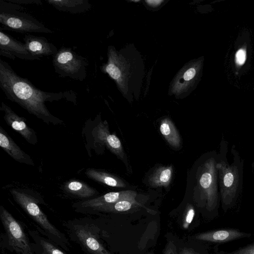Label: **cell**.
<instances>
[{
  "label": "cell",
  "instance_id": "277c9868",
  "mask_svg": "<svg viewBox=\"0 0 254 254\" xmlns=\"http://www.w3.org/2000/svg\"><path fill=\"white\" fill-rule=\"evenodd\" d=\"M56 73L62 77L83 81L87 76L88 60L77 54L71 48L62 47L53 57Z\"/></svg>",
  "mask_w": 254,
  "mask_h": 254
},
{
  "label": "cell",
  "instance_id": "9c48e42d",
  "mask_svg": "<svg viewBox=\"0 0 254 254\" xmlns=\"http://www.w3.org/2000/svg\"><path fill=\"white\" fill-rule=\"evenodd\" d=\"M136 195L135 191L130 190L110 192L98 197L75 202L72 207L77 212L93 215L100 209L119 200L135 199Z\"/></svg>",
  "mask_w": 254,
  "mask_h": 254
},
{
  "label": "cell",
  "instance_id": "30bf717a",
  "mask_svg": "<svg viewBox=\"0 0 254 254\" xmlns=\"http://www.w3.org/2000/svg\"><path fill=\"white\" fill-rule=\"evenodd\" d=\"M0 55L11 60L16 58L27 61L40 60L32 55L27 49L24 43L4 33L0 29Z\"/></svg>",
  "mask_w": 254,
  "mask_h": 254
},
{
  "label": "cell",
  "instance_id": "2e32d148",
  "mask_svg": "<svg viewBox=\"0 0 254 254\" xmlns=\"http://www.w3.org/2000/svg\"><path fill=\"white\" fill-rule=\"evenodd\" d=\"M251 236L250 234L241 232L233 229L217 230L202 233L195 238L201 241L213 243H226L232 240Z\"/></svg>",
  "mask_w": 254,
  "mask_h": 254
},
{
  "label": "cell",
  "instance_id": "f546056e",
  "mask_svg": "<svg viewBox=\"0 0 254 254\" xmlns=\"http://www.w3.org/2000/svg\"><path fill=\"white\" fill-rule=\"evenodd\" d=\"M146 1L148 4H149L150 5L155 6V5L160 4L163 1V0H146Z\"/></svg>",
  "mask_w": 254,
  "mask_h": 254
},
{
  "label": "cell",
  "instance_id": "ffe728a7",
  "mask_svg": "<svg viewBox=\"0 0 254 254\" xmlns=\"http://www.w3.org/2000/svg\"><path fill=\"white\" fill-rule=\"evenodd\" d=\"M160 131L170 145L178 148L180 146V135L172 122L168 118L163 120L160 125Z\"/></svg>",
  "mask_w": 254,
  "mask_h": 254
},
{
  "label": "cell",
  "instance_id": "7c38bea8",
  "mask_svg": "<svg viewBox=\"0 0 254 254\" xmlns=\"http://www.w3.org/2000/svg\"><path fill=\"white\" fill-rule=\"evenodd\" d=\"M23 40L28 51L33 56L40 59L44 56L53 57L58 51L53 44L49 42L44 37L25 34Z\"/></svg>",
  "mask_w": 254,
  "mask_h": 254
},
{
  "label": "cell",
  "instance_id": "44dd1931",
  "mask_svg": "<svg viewBox=\"0 0 254 254\" xmlns=\"http://www.w3.org/2000/svg\"><path fill=\"white\" fill-rule=\"evenodd\" d=\"M173 175L172 166L160 167L155 170L149 180L150 185L154 187L168 186L171 182Z\"/></svg>",
  "mask_w": 254,
  "mask_h": 254
},
{
  "label": "cell",
  "instance_id": "8992f818",
  "mask_svg": "<svg viewBox=\"0 0 254 254\" xmlns=\"http://www.w3.org/2000/svg\"><path fill=\"white\" fill-rule=\"evenodd\" d=\"M1 29L18 32L53 33V31L31 15L15 9L0 8Z\"/></svg>",
  "mask_w": 254,
  "mask_h": 254
},
{
  "label": "cell",
  "instance_id": "3957f363",
  "mask_svg": "<svg viewBox=\"0 0 254 254\" xmlns=\"http://www.w3.org/2000/svg\"><path fill=\"white\" fill-rule=\"evenodd\" d=\"M69 239L86 254H111L100 241L99 229L92 218H74L63 223Z\"/></svg>",
  "mask_w": 254,
  "mask_h": 254
},
{
  "label": "cell",
  "instance_id": "484cf974",
  "mask_svg": "<svg viewBox=\"0 0 254 254\" xmlns=\"http://www.w3.org/2000/svg\"><path fill=\"white\" fill-rule=\"evenodd\" d=\"M9 2L21 5L22 4H33L36 3L40 4L42 3L40 0H7Z\"/></svg>",
  "mask_w": 254,
  "mask_h": 254
},
{
  "label": "cell",
  "instance_id": "603a6c76",
  "mask_svg": "<svg viewBox=\"0 0 254 254\" xmlns=\"http://www.w3.org/2000/svg\"><path fill=\"white\" fill-rule=\"evenodd\" d=\"M195 215L193 207L189 204L187 205L183 218V226L184 229H187L191 223Z\"/></svg>",
  "mask_w": 254,
  "mask_h": 254
},
{
  "label": "cell",
  "instance_id": "4316f807",
  "mask_svg": "<svg viewBox=\"0 0 254 254\" xmlns=\"http://www.w3.org/2000/svg\"><path fill=\"white\" fill-rule=\"evenodd\" d=\"M196 70L193 67H191L186 71L184 73V78L185 80L188 81L193 78L195 75Z\"/></svg>",
  "mask_w": 254,
  "mask_h": 254
},
{
  "label": "cell",
  "instance_id": "5bb4252c",
  "mask_svg": "<svg viewBox=\"0 0 254 254\" xmlns=\"http://www.w3.org/2000/svg\"><path fill=\"white\" fill-rule=\"evenodd\" d=\"M0 146L15 161L27 165H34L31 157L19 147L1 127H0Z\"/></svg>",
  "mask_w": 254,
  "mask_h": 254
},
{
  "label": "cell",
  "instance_id": "9a60e30c",
  "mask_svg": "<svg viewBox=\"0 0 254 254\" xmlns=\"http://www.w3.org/2000/svg\"><path fill=\"white\" fill-rule=\"evenodd\" d=\"M35 254H67L55 243L42 235L39 231L28 230Z\"/></svg>",
  "mask_w": 254,
  "mask_h": 254
},
{
  "label": "cell",
  "instance_id": "52a82bcc",
  "mask_svg": "<svg viewBox=\"0 0 254 254\" xmlns=\"http://www.w3.org/2000/svg\"><path fill=\"white\" fill-rule=\"evenodd\" d=\"M216 164L213 158L207 159L201 167L198 178V188L210 210L215 207L218 200Z\"/></svg>",
  "mask_w": 254,
  "mask_h": 254
},
{
  "label": "cell",
  "instance_id": "7a4b0ae2",
  "mask_svg": "<svg viewBox=\"0 0 254 254\" xmlns=\"http://www.w3.org/2000/svg\"><path fill=\"white\" fill-rule=\"evenodd\" d=\"M10 193L15 202L36 224L38 231L62 249L69 251L71 245L68 238L49 220L39 206L38 199L21 189H13Z\"/></svg>",
  "mask_w": 254,
  "mask_h": 254
},
{
  "label": "cell",
  "instance_id": "4dcf8cb0",
  "mask_svg": "<svg viewBox=\"0 0 254 254\" xmlns=\"http://www.w3.org/2000/svg\"></svg>",
  "mask_w": 254,
  "mask_h": 254
},
{
  "label": "cell",
  "instance_id": "ba28073f",
  "mask_svg": "<svg viewBox=\"0 0 254 254\" xmlns=\"http://www.w3.org/2000/svg\"><path fill=\"white\" fill-rule=\"evenodd\" d=\"M219 173L222 200L225 205H230L234 200L238 190L240 172L237 165H230L223 160L216 164Z\"/></svg>",
  "mask_w": 254,
  "mask_h": 254
},
{
  "label": "cell",
  "instance_id": "6da1fadb",
  "mask_svg": "<svg viewBox=\"0 0 254 254\" xmlns=\"http://www.w3.org/2000/svg\"><path fill=\"white\" fill-rule=\"evenodd\" d=\"M0 87L8 99L47 124H59L63 121L49 112L45 105L46 102L65 99L75 103L76 100L73 91L52 92L37 88L28 79L18 75L2 59H0Z\"/></svg>",
  "mask_w": 254,
  "mask_h": 254
},
{
  "label": "cell",
  "instance_id": "83f0119b",
  "mask_svg": "<svg viewBox=\"0 0 254 254\" xmlns=\"http://www.w3.org/2000/svg\"><path fill=\"white\" fill-rule=\"evenodd\" d=\"M164 254H177L176 248L172 242H170L167 246Z\"/></svg>",
  "mask_w": 254,
  "mask_h": 254
},
{
  "label": "cell",
  "instance_id": "7402d4cb",
  "mask_svg": "<svg viewBox=\"0 0 254 254\" xmlns=\"http://www.w3.org/2000/svg\"><path fill=\"white\" fill-rule=\"evenodd\" d=\"M137 202L135 199H123L100 209L94 214H97L98 213L101 212H122L127 211L137 205Z\"/></svg>",
  "mask_w": 254,
  "mask_h": 254
},
{
  "label": "cell",
  "instance_id": "e0dca14e",
  "mask_svg": "<svg viewBox=\"0 0 254 254\" xmlns=\"http://www.w3.org/2000/svg\"><path fill=\"white\" fill-rule=\"evenodd\" d=\"M46 1L60 11L71 14L86 12L92 8L88 0H48Z\"/></svg>",
  "mask_w": 254,
  "mask_h": 254
},
{
  "label": "cell",
  "instance_id": "5b68a950",
  "mask_svg": "<svg viewBox=\"0 0 254 254\" xmlns=\"http://www.w3.org/2000/svg\"><path fill=\"white\" fill-rule=\"evenodd\" d=\"M0 219L11 251L17 254H35L29 235L21 223L2 205L0 206Z\"/></svg>",
  "mask_w": 254,
  "mask_h": 254
},
{
  "label": "cell",
  "instance_id": "8fae6325",
  "mask_svg": "<svg viewBox=\"0 0 254 254\" xmlns=\"http://www.w3.org/2000/svg\"><path fill=\"white\" fill-rule=\"evenodd\" d=\"M0 110L3 113V119L9 126L20 134L29 143L32 145L37 143L36 132L26 124L24 118L17 115L3 102L1 103Z\"/></svg>",
  "mask_w": 254,
  "mask_h": 254
},
{
  "label": "cell",
  "instance_id": "ac0fdd59",
  "mask_svg": "<svg viewBox=\"0 0 254 254\" xmlns=\"http://www.w3.org/2000/svg\"><path fill=\"white\" fill-rule=\"evenodd\" d=\"M64 189L67 193L81 198H90L98 193L95 189L88 184L76 180L66 182Z\"/></svg>",
  "mask_w": 254,
  "mask_h": 254
},
{
  "label": "cell",
  "instance_id": "d4e9b609",
  "mask_svg": "<svg viewBox=\"0 0 254 254\" xmlns=\"http://www.w3.org/2000/svg\"><path fill=\"white\" fill-rule=\"evenodd\" d=\"M233 254H254V244L239 249Z\"/></svg>",
  "mask_w": 254,
  "mask_h": 254
},
{
  "label": "cell",
  "instance_id": "f1b7e54d",
  "mask_svg": "<svg viewBox=\"0 0 254 254\" xmlns=\"http://www.w3.org/2000/svg\"><path fill=\"white\" fill-rule=\"evenodd\" d=\"M180 254H197L193 250L185 248L180 252Z\"/></svg>",
  "mask_w": 254,
  "mask_h": 254
},
{
  "label": "cell",
  "instance_id": "4fadbf2b",
  "mask_svg": "<svg viewBox=\"0 0 254 254\" xmlns=\"http://www.w3.org/2000/svg\"><path fill=\"white\" fill-rule=\"evenodd\" d=\"M96 141L101 142L117 156L123 158L124 153L121 142L115 134H111L105 122H100L93 130Z\"/></svg>",
  "mask_w": 254,
  "mask_h": 254
},
{
  "label": "cell",
  "instance_id": "cb8c5ba5",
  "mask_svg": "<svg viewBox=\"0 0 254 254\" xmlns=\"http://www.w3.org/2000/svg\"><path fill=\"white\" fill-rule=\"evenodd\" d=\"M246 59V53L244 49H240L236 53L235 55V61L236 63L239 65H243Z\"/></svg>",
  "mask_w": 254,
  "mask_h": 254
},
{
  "label": "cell",
  "instance_id": "d6986e66",
  "mask_svg": "<svg viewBox=\"0 0 254 254\" xmlns=\"http://www.w3.org/2000/svg\"><path fill=\"white\" fill-rule=\"evenodd\" d=\"M85 173L88 178L110 187L116 188L126 187V184L121 179L104 171L89 168L86 170Z\"/></svg>",
  "mask_w": 254,
  "mask_h": 254
}]
</instances>
